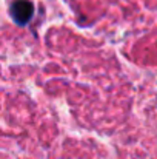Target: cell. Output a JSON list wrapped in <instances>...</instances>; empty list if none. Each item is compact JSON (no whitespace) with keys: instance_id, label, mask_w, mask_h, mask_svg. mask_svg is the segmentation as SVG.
<instances>
[{"instance_id":"6da1fadb","label":"cell","mask_w":157,"mask_h":159,"mask_svg":"<svg viewBox=\"0 0 157 159\" xmlns=\"http://www.w3.org/2000/svg\"><path fill=\"white\" fill-rule=\"evenodd\" d=\"M9 14L17 25L25 26L34 16V5L29 0H15L9 8Z\"/></svg>"}]
</instances>
